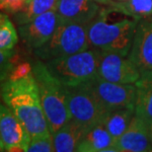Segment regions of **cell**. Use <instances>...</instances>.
<instances>
[{"label":"cell","instance_id":"obj_26","mask_svg":"<svg viewBox=\"0 0 152 152\" xmlns=\"http://www.w3.org/2000/svg\"><path fill=\"white\" fill-rule=\"evenodd\" d=\"M148 126H149V135H150V140L152 143V123H150Z\"/></svg>","mask_w":152,"mask_h":152},{"label":"cell","instance_id":"obj_14","mask_svg":"<svg viewBox=\"0 0 152 152\" xmlns=\"http://www.w3.org/2000/svg\"><path fill=\"white\" fill-rule=\"evenodd\" d=\"M76 151L118 152L115 147V139L104 124H98L87 129Z\"/></svg>","mask_w":152,"mask_h":152},{"label":"cell","instance_id":"obj_27","mask_svg":"<svg viewBox=\"0 0 152 152\" xmlns=\"http://www.w3.org/2000/svg\"><path fill=\"white\" fill-rule=\"evenodd\" d=\"M0 151H4V146H3L1 138H0Z\"/></svg>","mask_w":152,"mask_h":152},{"label":"cell","instance_id":"obj_13","mask_svg":"<svg viewBox=\"0 0 152 152\" xmlns=\"http://www.w3.org/2000/svg\"><path fill=\"white\" fill-rule=\"evenodd\" d=\"M100 9L95 0H58L56 11L60 23L87 25L98 15Z\"/></svg>","mask_w":152,"mask_h":152},{"label":"cell","instance_id":"obj_3","mask_svg":"<svg viewBox=\"0 0 152 152\" xmlns=\"http://www.w3.org/2000/svg\"><path fill=\"white\" fill-rule=\"evenodd\" d=\"M33 74L50 133L53 134L71 118L67 107L66 88L48 71L45 62L36 63L33 66Z\"/></svg>","mask_w":152,"mask_h":152},{"label":"cell","instance_id":"obj_16","mask_svg":"<svg viewBox=\"0 0 152 152\" xmlns=\"http://www.w3.org/2000/svg\"><path fill=\"white\" fill-rule=\"evenodd\" d=\"M134 114L149 124L152 123V70L141 72L135 82Z\"/></svg>","mask_w":152,"mask_h":152},{"label":"cell","instance_id":"obj_23","mask_svg":"<svg viewBox=\"0 0 152 152\" xmlns=\"http://www.w3.org/2000/svg\"><path fill=\"white\" fill-rule=\"evenodd\" d=\"M33 74V66L28 62H23L12 69L8 79H21Z\"/></svg>","mask_w":152,"mask_h":152},{"label":"cell","instance_id":"obj_8","mask_svg":"<svg viewBox=\"0 0 152 152\" xmlns=\"http://www.w3.org/2000/svg\"><path fill=\"white\" fill-rule=\"evenodd\" d=\"M140 74V71L127 56L102 51L98 69L100 78L114 83L135 84Z\"/></svg>","mask_w":152,"mask_h":152},{"label":"cell","instance_id":"obj_11","mask_svg":"<svg viewBox=\"0 0 152 152\" xmlns=\"http://www.w3.org/2000/svg\"><path fill=\"white\" fill-rule=\"evenodd\" d=\"M127 56L140 73L152 70V17L138 22Z\"/></svg>","mask_w":152,"mask_h":152},{"label":"cell","instance_id":"obj_25","mask_svg":"<svg viewBox=\"0 0 152 152\" xmlns=\"http://www.w3.org/2000/svg\"><path fill=\"white\" fill-rule=\"evenodd\" d=\"M95 1H97L99 3L100 5H107V4H109V3L111 2V0H95Z\"/></svg>","mask_w":152,"mask_h":152},{"label":"cell","instance_id":"obj_6","mask_svg":"<svg viewBox=\"0 0 152 152\" xmlns=\"http://www.w3.org/2000/svg\"><path fill=\"white\" fill-rule=\"evenodd\" d=\"M66 88L67 107L72 120L89 127L104 124L108 111L90 85V82Z\"/></svg>","mask_w":152,"mask_h":152},{"label":"cell","instance_id":"obj_28","mask_svg":"<svg viewBox=\"0 0 152 152\" xmlns=\"http://www.w3.org/2000/svg\"><path fill=\"white\" fill-rule=\"evenodd\" d=\"M117 1H121V0H117Z\"/></svg>","mask_w":152,"mask_h":152},{"label":"cell","instance_id":"obj_29","mask_svg":"<svg viewBox=\"0 0 152 152\" xmlns=\"http://www.w3.org/2000/svg\"><path fill=\"white\" fill-rule=\"evenodd\" d=\"M26 1H27V0H26Z\"/></svg>","mask_w":152,"mask_h":152},{"label":"cell","instance_id":"obj_19","mask_svg":"<svg viewBox=\"0 0 152 152\" xmlns=\"http://www.w3.org/2000/svg\"><path fill=\"white\" fill-rule=\"evenodd\" d=\"M58 0H27L25 7L18 14L19 24H23L33 18L56 10Z\"/></svg>","mask_w":152,"mask_h":152},{"label":"cell","instance_id":"obj_22","mask_svg":"<svg viewBox=\"0 0 152 152\" xmlns=\"http://www.w3.org/2000/svg\"><path fill=\"white\" fill-rule=\"evenodd\" d=\"M12 57H13L12 50H0V81H3L6 78H8L12 69L14 67Z\"/></svg>","mask_w":152,"mask_h":152},{"label":"cell","instance_id":"obj_7","mask_svg":"<svg viewBox=\"0 0 152 152\" xmlns=\"http://www.w3.org/2000/svg\"><path fill=\"white\" fill-rule=\"evenodd\" d=\"M90 85L108 111L124 107H134L136 97L134 84L114 83L104 80L97 75L90 81Z\"/></svg>","mask_w":152,"mask_h":152},{"label":"cell","instance_id":"obj_18","mask_svg":"<svg viewBox=\"0 0 152 152\" xmlns=\"http://www.w3.org/2000/svg\"><path fill=\"white\" fill-rule=\"evenodd\" d=\"M133 117L134 107L118 108L109 112L104 121V126L115 141L126 132Z\"/></svg>","mask_w":152,"mask_h":152},{"label":"cell","instance_id":"obj_20","mask_svg":"<svg viewBox=\"0 0 152 152\" xmlns=\"http://www.w3.org/2000/svg\"><path fill=\"white\" fill-rule=\"evenodd\" d=\"M18 42L14 25L4 14L0 13V50H10Z\"/></svg>","mask_w":152,"mask_h":152},{"label":"cell","instance_id":"obj_17","mask_svg":"<svg viewBox=\"0 0 152 152\" xmlns=\"http://www.w3.org/2000/svg\"><path fill=\"white\" fill-rule=\"evenodd\" d=\"M107 6L137 21L152 17V0H111Z\"/></svg>","mask_w":152,"mask_h":152},{"label":"cell","instance_id":"obj_21","mask_svg":"<svg viewBox=\"0 0 152 152\" xmlns=\"http://www.w3.org/2000/svg\"><path fill=\"white\" fill-rule=\"evenodd\" d=\"M29 152H51L54 151L53 134L45 136H38V137L31 138V142L29 144Z\"/></svg>","mask_w":152,"mask_h":152},{"label":"cell","instance_id":"obj_15","mask_svg":"<svg viewBox=\"0 0 152 152\" xmlns=\"http://www.w3.org/2000/svg\"><path fill=\"white\" fill-rule=\"evenodd\" d=\"M86 130L87 127L70 118L67 123L63 124L61 127H59L53 134L54 151H76Z\"/></svg>","mask_w":152,"mask_h":152},{"label":"cell","instance_id":"obj_24","mask_svg":"<svg viewBox=\"0 0 152 152\" xmlns=\"http://www.w3.org/2000/svg\"><path fill=\"white\" fill-rule=\"evenodd\" d=\"M26 0H0V8L12 13H18L25 7Z\"/></svg>","mask_w":152,"mask_h":152},{"label":"cell","instance_id":"obj_10","mask_svg":"<svg viewBox=\"0 0 152 152\" xmlns=\"http://www.w3.org/2000/svg\"><path fill=\"white\" fill-rule=\"evenodd\" d=\"M59 23L56 11L51 10L20 24L19 33L29 48L37 50L51 38Z\"/></svg>","mask_w":152,"mask_h":152},{"label":"cell","instance_id":"obj_4","mask_svg":"<svg viewBox=\"0 0 152 152\" xmlns=\"http://www.w3.org/2000/svg\"><path fill=\"white\" fill-rule=\"evenodd\" d=\"M102 50L89 48L80 53L47 60L48 71L65 87L88 83L98 75Z\"/></svg>","mask_w":152,"mask_h":152},{"label":"cell","instance_id":"obj_2","mask_svg":"<svg viewBox=\"0 0 152 152\" xmlns=\"http://www.w3.org/2000/svg\"><path fill=\"white\" fill-rule=\"evenodd\" d=\"M138 22L104 5L98 15L87 24L90 47L126 56Z\"/></svg>","mask_w":152,"mask_h":152},{"label":"cell","instance_id":"obj_12","mask_svg":"<svg viewBox=\"0 0 152 152\" xmlns=\"http://www.w3.org/2000/svg\"><path fill=\"white\" fill-rule=\"evenodd\" d=\"M115 147L118 152L152 151L148 124L134 114L126 132L115 141Z\"/></svg>","mask_w":152,"mask_h":152},{"label":"cell","instance_id":"obj_5","mask_svg":"<svg viewBox=\"0 0 152 152\" xmlns=\"http://www.w3.org/2000/svg\"><path fill=\"white\" fill-rule=\"evenodd\" d=\"M90 47L87 25L77 23H59L51 38L41 48L35 50L42 60L74 54Z\"/></svg>","mask_w":152,"mask_h":152},{"label":"cell","instance_id":"obj_9","mask_svg":"<svg viewBox=\"0 0 152 152\" xmlns=\"http://www.w3.org/2000/svg\"><path fill=\"white\" fill-rule=\"evenodd\" d=\"M0 138L4 151H27L31 135L7 106L0 103Z\"/></svg>","mask_w":152,"mask_h":152},{"label":"cell","instance_id":"obj_1","mask_svg":"<svg viewBox=\"0 0 152 152\" xmlns=\"http://www.w3.org/2000/svg\"><path fill=\"white\" fill-rule=\"evenodd\" d=\"M1 97L32 138L51 134L34 74L21 79H7L1 86Z\"/></svg>","mask_w":152,"mask_h":152}]
</instances>
